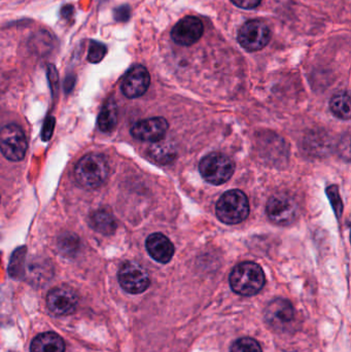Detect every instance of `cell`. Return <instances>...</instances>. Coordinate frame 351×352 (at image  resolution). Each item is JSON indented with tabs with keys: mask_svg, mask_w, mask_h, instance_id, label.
<instances>
[{
	"mask_svg": "<svg viewBox=\"0 0 351 352\" xmlns=\"http://www.w3.org/2000/svg\"><path fill=\"white\" fill-rule=\"evenodd\" d=\"M265 285V274L259 265L243 262L233 269L230 275V285L235 293L241 296L257 295Z\"/></svg>",
	"mask_w": 351,
	"mask_h": 352,
	"instance_id": "1",
	"label": "cell"
},
{
	"mask_svg": "<svg viewBox=\"0 0 351 352\" xmlns=\"http://www.w3.org/2000/svg\"><path fill=\"white\" fill-rule=\"evenodd\" d=\"M109 173L106 159L99 154L86 155L78 161L74 168V176L78 184L89 190L104 184Z\"/></svg>",
	"mask_w": 351,
	"mask_h": 352,
	"instance_id": "2",
	"label": "cell"
},
{
	"mask_svg": "<svg viewBox=\"0 0 351 352\" xmlns=\"http://www.w3.org/2000/svg\"><path fill=\"white\" fill-rule=\"evenodd\" d=\"M216 215L222 223L237 225L249 214V202L247 195L240 190L224 192L216 203Z\"/></svg>",
	"mask_w": 351,
	"mask_h": 352,
	"instance_id": "3",
	"label": "cell"
},
{
	"mask_svg": "<svg viewBox=\"0 0 351 352\" xmlns=\"http://www.w3.org/2000/svg\"><path fill=\"white\" fill-rule=\"evenodd\" d=\"M199 171L206 182L218 186L228 182L234 175L235 163L222 153H210L200 162Z\"/></svg>",
	"mask_w": 351,
	"mask_h": 352,
	"instance_id": "4",
	"label": "cell"
},
{
	"mask_svg": "<svg viewBox=\"0 0 351 352\" xmlns=\"http://www.w3.org/2000/svg\"><path fill=\"white\" fill-rule=\"evenodd\" d=\"M27 148L26 135L20 126L10 124L0 129V151L8 160L22 161L26 156Z\"/></svg>",
	"mask_w": 351,
	"mask_h": 352,
	"instance_id": "5",
	"label": "cell"
},
{
	"mask_svg": "<svg viewBox=\"0 0 351 352\" xmlns=\"http://www.w3.org/2000/svg\"><path fill=\"white\" fill-rule=\"evenodd\" d=\"M266 212L272 223L288 226L297 219L298 205L288 195L276 194L268 201Z\"/></svg>",
	"mask_w": 351,
	"mask_h": 352,
	"instance_id": "6",
	"label": "cell"
},
{
	"mask_svg": "<svg viewBox=\"0 0 351 352\" xmlns=\"http://www.w3.org/2000/svg\"><path fill=\"white\" fill-rule=\"evenodd\" d=\"M271 32L265 23L251 20L245 23L238 33V41L243 49L249 52H257L264 49L269 43Z\"/></svg>",
	"mask_w": 351,
	"mask_h": 352,
	"instance_id": "7",
	"label": "cell"
},
{
	"mask_svg": "<svg viewBox=\"0 0 351 352\" xmlns=\"http://www.w3.org/2000/svg\"><path fill=\"white\" fill-rule=\"evenodd\" d=\"M119 283L124 291L132 295L144 293L150 287L148 271L136 262H127L119 271Z\"/></svg>",
	"mask_w": 351,
	"mask_h": 352,
	"instance_id": "8",
	"label": "cell"
},
{
	"mask_svg": "<svg viewBox=\"0 0 351 352\" xmlns=\"http://www.w3.org/2000/svg\"><path fill=\"white\" fill-rule=\"evenodd\" d=\"M295 308L286 299H275L270 302L265 310L267 324L278 332H286L295 322Z\"/></svg>",
	"mask_w": 351,
	"mask_h": 352,
	"instance_id": "9",
	"label": "cell"
},
{
	"mask_svg": "<svg viewBox=\"0 0 351 352\" xmlns=\"http://www.w3.org/2000/svg\"><path fill=\"white\" fill-rule=\"evenodd\" d=\"M78 298L73 289L67 287H58L52 289L47 297V306L56 316H65L73 314L78 307Z\"/></svg>",
	"mask_w": 351,
	"mask_h": 352,
	"instance_id": "10",
	"label": "cell"
},
{
	"mask_svg": "<svg viewBox=\"0 0 351 352\" xmlns=\"http://www.w3.org/2000/svg\"><path fill=\"white\" fill-rule=\"evenodd\" d=\"M203 23L196 16L181 19L171 31V37L177 45L190 47L197 43L203 35Z\"/></svg>",
	"mask_w": 351,
	"mask_h": 352,
	"instance_id": "11",
	"label": "cell"
},
{
	"mask_svg": "<svg viewBox=\"0 0 351 352\" xmlns=\"http://www.w3.org/2000/svg\"><path fill=\"white\" fill-rule=\"evenodd\" d=\"M168 122L164 118H150L134 124L131 134L134 138L146 142H158L164 138L168 131Z\"/></svg>",
	"mask_w": 351,
	"mask_h": 352,
	"instance_id": "12",
	"label": "cell"
},
{
	"mask_svg": "<svg viewBox=\"0 0 351 352\" xmlns=\"http://www.w3.org/2000/svg\"><path fill=\"white\" fill-rule=\"evenodd\" d=\"M150 84V76L144 66L135 65L126 74L121 89L128 98H138L146 94Z\"/></svg>",
	"mask_w": 351,
	"mask_h": 352,
	"instance_id": "13",
	"label": "cell"
},
{
	"mask_svg": "<svg viewBox=\"0 0 351 352\" xmlns=\"http://www.w3.org/2000/svg\"><path fill=\"white\" fill-rule=\"evenodd\" d=\"M146 246L150 256L161 264L170 262L174 254V245L162 233H155L148 236Z\"/></svg>",
	"mask_w": 351,
	"mask_h": 352,
	"instance_id": "14",
	"label": "cell"
},
{
	"mask_svg": "<svg viewBox=\"0 0 351 352\" xmlns=\"http://www.w3.org/2000/svg\"><path fill=\"white\" fill-rule=\"evenodd\" d=\"M30 352H65V342L56 333H43L32 341Z\"/></svg>",
	"mask_w": 351,
	"mask_h": 352,
	"instance_id": "15",
	"label": "cell"
},
{
	"mask_svg": "<svg viewBox=\"0 0 351 352\" xmlns=\"http://www.w3.org/2000/svg\"><path fill=\"white\" fill-rule=\"evenodd\" d=\"M91 226L103 235H111L117 229V221L111 211L99 209L91 214Z\"/></svg>",
	"mask_w": 351,
	"mask_h": 352,
	"instance_id": "16",
	"label": "cell"
},
{
	"mask_svg": "<svg viewBox=\"0 0 351 352\" xmlns=\"http://www.w3.org/2000/svg\"><path fill=\"white\" fill-rule=\"evenodd\" d=\"M117 124V107L115 101H106L102 109H101L100 113L98 117V127L99 129L105 133L115 130Z\"/></svg>",
	"mask_w": 351,
	"mask_h": 352,
	"instance_id": "17",
	"label": "cell"
},
{
	"mask_svg": "<svg viewBox=\"0 0 351 352\" xmlns=\"http://www.w3.org/2000/svg\"><path fill=\"white\" fill-rule=\"evenodd\" d=\"M332 113L338 119L350 120L351 116L350 96L348 92L338 93L330 101Z\"/></svg>",
	"mask_w": 351,
	"mask_h": 352,
	"instance_id": "18",
	"label": "cell"
},
{
	"mask_svg": "<svg viewBox=\"0 0 351 352\" xmlns=\"http://www.w3.org/2000/svg\"><path fill=\"white\" fill-rule=\"evenodd\" d=\"M154 144L150 148V156L155 161L161 163V164H167V163L173 161L177 153L170 144H162L161 140L158 142H154Z\"/></svg>",
	"mask_w": 351,
	"mask_h": 352,
	"instance_id": "19",
	"label": "cell"
},
{
	"mask_svg": "<svg viewBox=\"0 0 351 352\" xmlns=\"http://www.w3.org/2000/svg\"><path fill=\"white\" fill-rule=\"evenodd\" d=\"M231 352H262L261 345L255 339L241 338L231 347Z\"/></svg>",
	"mask_w": 351,
	"mask_h": 352,
	"instance_id": "20",
	"label": "cell"
},
{
	"mask_svg": "<svg viewBox=\"0 0 351 352\" xmlns=\"http://www.w3.org/2000/svg\"><path fill=\"white\" fill-rule=\"evenodd\" d=\"M327 194L328 196H329L332 206H333L338 219H340V217H341L342 211H343V203H342L341 198H340L339 190H338L337 186H330L329 188H327Z\"/></svg>",
	"mask_w": 351,
	"mask_h": 352,
	"instance_id": "21",
	"label": "cell"
},
{
	"mask_svg": "<svg viewBox=\"0 0 351 352\" xmlns=\"http://www.w3.org/2000/svg\"><path fill=\"white\" fill-rule=\"evenodd\" d=\"M105 54H106V47L102 43L94 41L91 43V47L89 50V61L92 63H98L104 58Z\"/></svg>",
	"mask_w": 351,
	"mask_h": 352,
	"instance_id": "22",
	"label": "cell"
},
{
	"mask_svg": "<svg viewBox=\"0 0 351 352\" xmlns=\"http://www.w3.org/2000/svg\"><path fill=\"white\" fill-rule=\"evenodd\" d=\"M262 0H232L235 6L240 8H245V10H251V8H257Z\"/></svg>",
	"mask_w": 351,
	"mask_h": 352,
	"instance_id": "23",
	"label": "cell"
},
{
	"mask_svg": "<svg viewBox=\"0 0 351 352\" xmlns=\"http://www.w3.org/2000/svg\"><path fill=\"white\" fill-rule=\"evenodd\" d=\"M54 126H55V120H54V118H47L43 130V138L45 142L51 138L52 133H53Z\"/></svg>",
	"mask_w": 351,
	"mask_h": 352,
	"instance_id": "24",
	"label": "cell"
}]
</instances>
